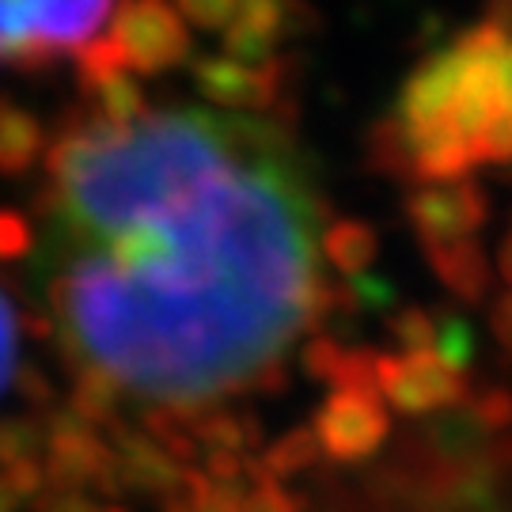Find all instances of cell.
Here are the masks:
<instances>
[{
    "label": "cell",
    "mask_w": 512,
    "mask_h": 512,
    "mask_svg": "<svg viewBox=\"0 0 512 512\" xmlns=\"http://www.w3.org/2000/svg\"><path fill=\"white\" fill-rule=\"evenodd\" d=\"M46 171L50 330L122 395L205 410L274 387L296 334L353 304L319 274V202L262 118H92L50 145Z\"/></svg>",
    "instance_id": "6da1fadb"
},
{
    "label": "cell",
    "mask_w": 512,
    "mask_h": 512,
    "mask_svg": "<svg viewBox=\"0 0 512 512\" xmlns=\"http://www.w3.org/2000/svg\"><path fill=\"white\" fill-rule=\"evenodd\" d=\"M114 0H0V61L50 65L80 54L110 19Z\"/></svg>",
    "instance_id": "7a4b0ae2"
},
{
    "label": "cell",
    "mask_w": 512,
    "mask_h": 512,
    "mask_svg": "<svg viewBox=\"0 0 512 512\" xmlns=\"http://www.w3.org/2000/svg\"><path fill=\"white\" fill-rule=\"evenodd\" d=\"M110 42L122 54L126 69L141 76L179 69L190 57L186 19L167 0H122L110 16Z\"/></svg>",
    "instance_id": "3957f363"
},
{
    "label": "cell",
    "mask_w": 512,
    "mask_h": 512,
    "mask_svg": "<svg viewBox=\"0 0 512 512\" xmlns=\"http://www.w3.org/2000/svg\"><path fill=\"white\" fill-rule=\"evenodd\" d=\"M46 486L50 490H73V494H88L99 490L107 497H118V475H114V452L95 425L80 421L65 406V410H50L46 418Z\"/></svg>",
    "instance_id": "277c9868"
},
{
    "label": "cell",
    "mask_w": 512,
    "mask_h": 512,
    "mask_svg": "<svg viewBox=\"0 0 512 512\" xmlns=\"http://www.w3.org/2000/svg\"><path fill=\"white\" fill-rule=\"evenodd\" d=\"M376 391L399 414H437V410H456L471 399V387L463 372L444 368L433 353H406L376 357Z\"/></svg>",
    "instance_id": "5b68a950"
},
{
    "label": "cell",
    "mask_w": 512,
    "mask_h": 512,
    "mask_svg": "<svg viewBox=\"0 0 512 512\" xmlns=\"http://www.w3.org/2000/svg\"><path fill=\"white\" fill-rule=\"evenodd\" d=\"M406 220L421 247H444L475 239L490 220V198L471 179L459 183H425L406 198Z\"/></svg>",
    "instance_id": "8992f818"
},
{
    "label": "cell",
    "mask_w": 512,
    "mask_h": 512,
    "mask_svg": "<svg viewBox=\"0 0 512 512\" xmlns=\"http://www.w3.org/2000/svg\"><path fill=\"white\" fill-rule=\"evenodd\" d=\"M311 433L319 440V452L334 463H361L380 452V444L391 433V418L380 395L330 391V399L311 421Z\"/></svg>",
    "instance_id": "52a82bcc"
},
{
    "label": "cell",
    "mask_w": 512,
    "mask_h": 512,
    "mask_svg": "<svg viewBox=\"0 0 512 512\" xmlns=\"http://www.w3.org/2000/svg\"><path fill=\"white\" fill-rule=\"evenodd\" d=\"M194 88L213 107L228 114H262L281 99V65H243L232 57H198L194 61Z\"/></svg>",
    "instance_id": "ba28073f"
},
{
    "label": "cell",
    "mask_w": 512,
    "mask_h": 512,
    "mask_svg": "<svg viewBox=\"0 0 512 512\" xmlns=\"http://www.w3.org/2000/svg\"><path fill=\"white\" fill-rule=\"evenodd\" d=\"M456 88H459V57L456 50H437L421 61L414 73L406 76L395 99V122L406 137L425 133V129L448 126V114L456 107Z\"/></svg>",
    "instance_id": "9c48e42d"
},
{
    "label": "cell",
    "mask_w": 512,
    "mask_h": 512,
    "mask_svg": "<svg viewBox=\"0 0 512 512\" xmlns=\"http://www.w3.org/2000/svg\"><path fill=\"white\" fill-rule=\"evenodd\" d=\"M110 452H114V475L122 490L145 497H175L183 486V463L167 456L156 440L141 433V429H129V425H110Z\"/></svg>",
    "instance_id": "30bf717a"
},
{
    "label": "cell",
    "mask_w": 512,
    "mask_h": 512,
    "mask_svg": "<svg viewBox=\"0 0 512 512\" xmlns=\"http://www.w3.org/2000/svg\"><path fill=\"white\" fill-rule=\"evenodd\" d=\"M425 262L437 274V281L452 296L478 304L486 300L490 285H494V266L490 255L478 239H463V243H444V247H425Z\"/></svg>",
    "instance_id": "8fae6325"
},
{
    "label": "cell",
    "mask_w": 512,
    "mask_h": 512,
    "mask_svg": "<svg viewBox=\"0 0 512 512\" xmlns=\"http://www.w3.org/2000/svg\"><path fill=\"white\" fill-rule=\"evenodd\" d=\"M183 418L190 437L198 440V448H205V452H236V456H243L247 448L262 444V421L255 414L205 406V410H183Z\"/></svg>",
    "instance_id": "7c38bea8"
},
{
    "label": "cell",
    "mask_w": 512,
    "mask_h": 512,
    "mask_svg": "<svg viewBox=\"0 0 512 512\" xmlns=\"http://www.w3.org/2000/svg\"><path fill=\"white\" fill-rule=\"evenodd\" d=\"M319 251H323V258H327L338 274L361 277L376 262V255H380V236H376V228L365 224V220L342 217V220H330L327 228H323Z\"/></svg>",
    "instance_id": "4fadbf2b"
},
{
    "label": "cell",
    "mask_w": 512,
    "mask_h": 512,
    "mask_svg": "<svg viewBox=\"0 0 512 512\" xmlns=\"http://www.w3.org/2000/svg\"><path fill=\"white\" fill-rule=\"evenodd\" d=\"M42 156V122L31 110L0 107V175H27Z\"/></svg>",
    "instance_id": "5bb4252c"
},
{
    "label": "cell",
    "mask_w": 512,
    "mask_h": 512,
    "mask_svg": "<svg viewBox=\"0 0 512 512\" xmlns=\"http://www.w3.org/2000/svg\"><path fill=\"white\" fill-rule=\"evenodd\" d=\"M319 440L311 433V425H296L289 433H281V437L258 456V475L270 478V482H281V478H296L304 475L308 467L319 463Z\"/></svg>",
    "instance_id": "9a60e30c"
},
{
    "label": "cell",
    "mask_w": 512,
    "mask_h": 512,
    "mask_svg": "<svg viewBox=\"0 0 512 512\" xmlns=\"http://www.w3.org/2000/svg\"><path fill=\"white\" fill-rule=\"evenodd\" d=\"M236 19L281 42L289 35H304L315 16H311V4L304 0H239Z\"/></svg>",
    "instance_id": "2e32d148"
},
{
    "label": "cell",
    "mask_w": 512,
    "mask_h": 512,
    "mask_svg": "<svg viewBox=\"0 0 512 512\" xmlns=\"http://www.w3.org/2000/svg\"><path fill=\"white\" fill-rule=\"evenodd\" d=\"M122 406V387L114 384L103 372H92V368H80L73 376V391H69V410H73L80 421L88 425H103V421H114Z\"/></svg>",
    "instance_id": "e0dca14e"
},
{
    "label": "cell",
    "mask_w": 512,
    "mask_h": 512,
    "mask_svg": "<svg viewBox=\"0 0 512 512\" xmlns=\"http://www.w3.org/2000/svg\"><path fill=\"white\" fill-rule=\"evenodd\" d=\"M494 433H486L471 414L467 406H459L452 414H440L433 425H429V440L437 444V452H444L448 459H467L478 456L486 444H490Z\"/></svg>",
    "instance_id": "ac0fdd59"
},
{
    "label": "cell",
    "mask_w": 512,
    "mask_h": 512,
    "mask_svg": "<svg viewBox=\"0 0 512 512\" xmlns=\"http://www.w3.org/2000/svg\"><path fill=\"white\" fill-rule=\"evenodd\" d=\"M433 357L452 372H463L475 361V327L459 315V311H444L437 315V342H433Z\"/></svg>",
    "instance_id": "d6986e66"
},
{
    "label": "cell",
    "mask_w": 512,
    "mask_h": 512,
    "mask_svg": "<svg viewBox=\"0 0 512 512\" xmlns=\"http://www.w3.org/2000/svg\"><path fill=\"white\" fill-rule=\"evenodd\" d=\"M46 452V429L31 418H0V471Z\"/></svg>",
    "instance_id": "ffe728a7"
},
{
    "label": "cell",
    "mask_w": 512,
    "mask_h": 512,
    "mask_svg": "<svg viewBox=\"0 0 512 512\" xmlns=\"http://www.w3.org/2000/svg\"><path fill=\"white\" fill-rule=\"evenodd\" d=\"M387 330L391 338L406 349V353H433L437 342V315L429 308H395L387 315Z\"/></svg>",
    "instance_id": "44dd1931"
},
{
    "label": "cell",
    "mask_w": 512,
    "mask_h": 512,
    "mask_svg": "<svg viewBox=\"0 0 512 512\" xmlns=\"http://www.w3.org/2000/svg\"><path fill=\"white\" fill-rule=\"evenodd\" d=\"M376 357L372 349H342L338 357V368L327 384L334 391H361V395H380L376 391Z\"/></svg>",
    "instance_id": "7402d4cb"
},
{
    "label": "cell",
    "mask_w": 512,
    "mask_h": 512,
    "mask_svg": "<svg viewBox=\"0 0 512 512\" xmlns=\"http://www.w3.org/2000/svg\"><path fill=\"white\" fill-rule=\"evenodd\" d=\"M35 224L19 209H0V266H12L35 255Z\"/></svg>",
    "instance_id": "603a6c76"
},
{
    "label": "cell",
    "mask_w": 512,
    "mask_h": 512,
    "mask_svg": "<svg viewBox=\"0 0 512 512\" xmlns=\"http://www.w3.org/2000/svg\"><path fill=\"white\" fill-rule=\"evenodd\" d=\"M467 414L486 429V433H501V429H512V391L509 387H486L467 399Z\"/></svg>",
    "instance_id": "cb8c5ba5"
},
{
    "label": "cell",
    "mask_w": 512,
    "mask_h": 512,
    "mask_svg": "<svg viewBox=\"0 0 512 512\" xmlns=\"http://www.w3.org/2000/svg\"><path fill=\"white\" fill-rule=\"evenodd\" d=\"M175 12L202 31H224L239 12V0H175Z\"/></svg>",
    "instance_id": "d4e9b609"
},
{
    "label": "cell",
    "mask_w": 512,
    "mask_h": 512,
    "mask_svg": "<svg viewBox=\"0 0 512 512\" xmlns=\"http://www.w3.org/2000/svg\"><path fill=\"white\" fill-rule=\"evenodd\" d=\"M478 160L482 164H512V110H501L490 129L478 137Z\"/></svg>",
    "instance_id": "484cf974"
},
{
    "label": "cell",
    "mask_w": 512,
    "mask_h": 512,
    "mask_svg": "<svg viewBox=\"0 0 512 512\" xmlns=\"http://www.w3.org/2000/svg\"><path fill=\"white\" fill-rule=\"evenodd\" d=\"M16 353H19V319L8 296L0 293V391L12 384L16 372Z\"/></svg>",
    "instance_id": "4316f807"
},
{
    "label": "cell",
    "mask_w": 512,
    "mask_h": 512,
    "mask_svg": "<svg viewBox=\"0 0 512 512\" xmlns=\"http://www.w3.org/2000/svg\"><path fill=\"white\" fill-rule=\"evenodd\" d=\"M243 512H300L289 490L281 482H270V478H258L255 486H247L243 494Z\"/></svg>",
    "instance_id": "83f0119b"
},
{
    "label": "cell",
    "mask_w": 512,
    "mask_h": 512,
    "mask_svg": "<svg viewBox=\"0 0 512 512\" xmlns=\"http://www.w3.org/2000/svg\"><path fill=\"white\" fill-rule=\"evenodd\" d=\"M338 357H342V346H338L334 338H327V334H315L308 346H304V353H300V361H304V368H308V376L311 380H323V384L334 376Z\"/></svg>",
    "instance_id": "f1b7e54d"
},
{
    "label": "cell",
    "mask_w": 512,
    "mask_h": 512,
    "mask_svg": "<svg viewBox=\"0 0 512 512\" xmlns=\"http://www.w3.org/2000/svg\"><path fill=\"white\" fill-rule=\"evenodd\" d=\"M35 512H103L99 501H92L88 494H73V490H50L35 501Z\"/></svg>",
    "instance_id": "f546056e"
},
{
    "label": "cell",
    "mask_w": 512,
    "mask_h": 512,
    "mask_svg": "<svg viewBox=\"0 0 512 512\" xmlns=\"http://www.w3.org/2000/svg\"><path fill=\"white\" fill-rule=\"evenodd\" d=\"M490 330H494L497 346L512 357V289L494 300V311H490Z\"/></svg>",
    "instance_id": "4dcf8cb0"
},
{
    "label": "cell",
    "mask_w": 512,
    "mask_h": 512,
    "mask_svg": "<svg viewBox=\"0 0 512 512\" xmlns=\"http://www.w3.org/2000/svg\"><path fill=\"white\" fill-rule=\"evenodd\" d=\"M243 494L247 490H220V486H213L190 512H243Z\"/></svg>",
    "instance_id": "1f68e13d"
},
{
    "label": "cell",
    "mask_w": 512,
    "mask_h": 512,
    "mask_svg": "<svg viewBox=\"0 0 512 512\" xmlns=\"http://www.w3.org/2000/svg\"><path fill=\"white\" fill-rule=\"evenodd\" d=\"M19 391L27 395V399H35V406H50L54 403V391H50V384L38 376V372H19Z\"/></svg>",
    "instance_id": "d6a6232c"
},
{
    "label": "cell",
    "mask_w": 512,
    "mask_h": 512,
    "mask_svg": "<svg viewBox=\"0 0 512 512\" xmlns=\"http://www.w3.org/2000/svg\"><path fill=\"white\" fill-rule=\"evenodd\" d=\"M497 88H501V103L505 110H512V42L497 57Z\"/></svg>",
    "instance_id": "836d02e7"
},
{
    "label": "cell",
    "mask_w": 512,
    "mask_h": 512,
    "mask_svg": "<svg viewBox=\"0 0 512 512\" xmlns=\"http://www.w3.org/2000/svg\"><path fill=\"white\" fill-rule=\"evenodd\" d=\"M494 270L501 274V281L512 289V239L505 236L501 243H497V258H494Z\"/></svg>",
    "instance_id": "e575fe53"
},
{
    "label": "cell",
    "mask_w": 512,
    "mask_h": 512,
    "mask_svg": "<svg viewBox=\"0 0 512 512\" xmlns=\"http://www.w3.org/2000/svg\"><path fill=\"white\" fill-rule=\"evenodd\" d=\"M19 505H23V501L12 494V486H8L4 475H0V512H19Z\"/></svg>",
    "instance_id": "d590c367"
},
{
    "label": "cell",
    "mask_w": 512,
    "mask_h": 512,
    "mask_svg": "<svg viewBox=\"0 0 512 512\" xmlns=\"http://www.w3.org/2000/svg\"><path fill=\"white\" fill-rule=\"evenodd\" d=\"M509 239H512V224H509Z\"/></svg>",
    "instance_id": "8d00e7d4"
}]
</instances>
